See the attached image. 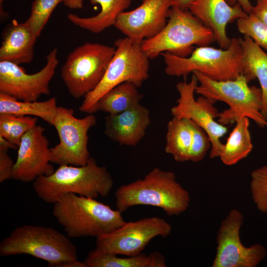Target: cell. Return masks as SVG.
<instances>
[{"instance_id": "ba28073f", "label": "cell", "mask_w": 267, "mask_h": 267, "mask_svg": "<svg viewBox=\"0 0 267 267\" xmlns=\"http://www.w3.org/2000/svg\"><path fill=\"white\" fill-rule=\"evenodd\" d=\"M114 45L115 53L102 79L94 89L84 96L80 111L93 114L98 100L111 89L126 82L139 88L148 79L149 58L140 44L133 43L126 37L115 41Z\"/></svg>"}, {"instance_id": "8992f818", "label": "cell", "mask_w": 267, "mask_h": 267, "mask_svg": "<svg viewBox=\"0 0 267 267\" xmlns=\"http://www.w3.org/2000/svg\"><path fill=\"white\" fill-rule=\"evenodd\" d=\"M165 72L171 76L186 77L194 71L210 79L234 80L241 74L242 49L239 39L233 38L227 49L207 46L196 47L189 57H181L168 52L161 54Z\"/></svg>"}, {"instance_id": "52a82bcc", "label": "cell", "mask_w": 267, "mask_h": 267, "mask_svg": "<svg viewBox=\"0 0 267 267\" xmlns=\"http://www.w3.org/2000/svg\"><path fill=\"white\" fill-rule=\"evenodd\" d=\"M215 41L212 31L189 10L173 6L164 28L140 45L149 59L164 52L185 57L194 50V45L207 46Z\"/></svg>"}, {"instance_id": "9c48e42d", "label": "cell", "mask_w": 267, "mask_h": 267, "mask_svg": "<svg viewBox=\"0 0 267 267\" xmlns=\"http://www.w3.org/2000/svg\"><path fill=\"white\" fill-rule=\"evenodd\" d=\"M116 48L87 42L69 53L61 68V77L70 94L79 99L86 96L102 79Z\"/></svg>"}, {"instance_id": "4316f807", "label": "cell", "mask_w": 267, "mask_h": 267, "mask_svg": "<svg viewBox=\"0 0 267 267\" xmlns=\"http://www.w3.org/2000/svg\"><path fill=\"white\" fill-rule=\"evenodd\" d=\"M37 121L33 116L0 114V136L18 147L22 137L37 125Z\"/></svg>"}, {"instance_id": "5bb4252c", "label": "cell", "mask_w": 267, "mask_h": 267, "mask_svg": "<svg viewBox=\"0 0 267 267\" xmlns=\"http://www.w3.org/2000/svg\"><path fill=\"white\" fill-rule=\"evenodd\" d=\"M57 54L58 49H52L46 56L44 67L34 74L27 73L18 64L0 61V92L25 101L49 95V84L59 63Z\"/></svg>"}, {"instance_id": "836d02e7", "label": "cell", "mask_w": 267, "mask_h": 267, "mask_svg": "<svg viewBox=\"0 0 267 267\" xmlns=\"http://www.w3.org/2000/svg\"><path fill=\"white\" fill-rule=\"evenodd\" d=\"M225 1L231 6H234L236 4H239L243 10L248 14L252 11L253 5L250 0H225Z\"/></svg>"}, {"instance_id": "cb8c5ba5", "label": "cell", "mask_w": 267, "mask_h": 267, "mask_svg": "<svg viewBox=\"0 0 267 267\" xmlns=\"http://www.w3.org/2000/svg\"><path fill=\"white\" fill-rule=\"evenodd\" d=\"M137 88L134 83L126 82L111 89L98 100L95 112L101 111L115 115L138 105L143 95Z\"/></svg>"}, {"instance_id": "1f68e13d", "label": "cell", "mask_w": 267, "mask_h": 267, "mask_svg": "<svg viewBox=\"0 0 267 267\" xmlns=\"http://www.w3.org/2000/svg\"><path fill=\"white\" fill-rule=\"evenodd\" d=\"M18 146L0 136V182L12 178L14 163L8 154L9 149H15Z\"/></svg>"}, {"instance_id": "e0dca14e", "label": "cell", "mask_w": 267, "mask_h": 267, "mask_svg": "<svg viewBox=\"0 0 267 267\" xmlns=\"http://www.w3.org/2000/svg\"><path fill=\"white\" fill-rule=\"evenodd\" d=\"M188 10L212 31L222 49L228 48L231 43L226 34L227 24L248 15L239 4L231 6L225 0H193Z\"/></svg>"}, {"instance_id": "603a6c76", "label": "cell", "mask_w": 267, "mask_h": 267, "mask_svg": "<svg viewBox=\"0 0 267 267\" xmlns=\"http://www.w3.org/2000/svg\"><path fill=\"white\" fill-rule=\"evenodd\" d=\"M57 107L55 97L44 101H25L0 92V114L39 117L52 126Z\"/></svg>"}, {"instance_id": "484cf974", "label": "cell", "mask_w": 267, "mask_h": 267, "mask_svg": "<svg viewBox=\"0 0 267 267\" xmlns=\"http://www.w3.org/2000/svg\"><path fill=\"white\" fill-rule=\"evenodd\" d=\"M167 130L165 152L177 162L189 161L192 140L190 119L173 117L167 124Z\"/></svg>"}, {"instance_id": "83f0119b", "label": "cell", "mask_w": 267, "mask_h": 267, "mask_svg": "<svg viewBox=\"0 0 267 267\" xmlns=\"http://www.w3.org/2000/svg\"><path fill=\"white\" fill-rule=\"evenodd\" d=\"M63 1V0H34L30 15L25 22L38 37L55 7Z\"/></svg>"}, {"instance_id": "2e32d148", "label": "cell", "mask_w": 267, "mask_h": 267, "mask_svg": "<svg viewBox=\"0 0 267 267\" xmlns=\"http://www.w3.org/2000/svg\"><path fill=\"white\" fill-rule=\"evenodd\" d=\"M171 7L169 0H142L136 8L121 13L114 26L133 43L140 44L164 28Z\"/></svg>"}, {"instance_id": "8d00e7d4", "label": "cell", "mask_w": 267, "mask_h": 267, "mask_svg": "<svg viewBox=\"0 0 267 267\" xmlns=\"http://www.w3.org/2000/svg\"><path fill=\"white\" fill-rule=\"evenodd\" d=\"M4 0H0V18L4 19L6 17L7 14L4 11L3 8L2 3Z\"/></svg>"}, {"instance_id": "d6a6232c", "label": "cell", "mask_w": 267, "mask_h": 267, "mask_svg": "<svg viewBox=\"0 0 267 267\" xmlns=\"http://www.w3.org/2000/svg\"><path fill=\"white\" fill-rule=\"evenodd\" d=\"M251 13L267 25V0H256Z\"/></svg>"}, {"instance_id": "3957f363", "label": "cell", "mask_w": 267, "mask_h": 267, "mask_svg": "<svg viewBox=\"0 0 267 267\" xmlns=\"http://www.w3.org/2000/svg\"><path fill=\"white\" fill-rule=\"evenodd\" d=\"M113 184L107 168L99 166L94 158L90 157L84 166L60 165L52 174L37 178L33 181V187L41 199L54 204L67 193L94 199L106 197Z\"/></svg>"}, {"instance_id": "7402d4cb", "label": "cell", "mask_w": 267, "mask_h": 267, "mask_svg": "<svg viewBox=\"0 0 267 267\" xmlns=\"http://www.w3.org/2000/svg\"><path fill=\"white\" fill-rule=\"evenodd\" d=\"M88 267H166L163 255L158 251L149 255L141 253L134 256L119 257L117 255L101 251L97 248L91 250L84 261Z\"/></svg>"}, {"instance_id": "8fae6325", "label": "cell", "mask_w": 267, "mask_h": 267, "mask_svg": "<svg viewBox=\"0 0 267 267\" xmlns=\"http://www.w3.org/2000/svg\"><path fill=\"white\" fill-rule=\"evenodd\" d=\"M198 84L194 74L189 82L185 79L177 84L179 96L177 104L171 109V113L173 117L190 119L206 132L212 144L209 156L214 159L220 156L223 146L220 138L227 132V128L216 121L220 112L214 106V102L202 95L195 99L194 93Z\"/></svg>"}, {"instance_id": "4fadbf2b", "label": "cell", "mask_w": 267, "mask_h": 267, "mask_svg": "<svg viewBox=\"0 0 267 267\" xmlns=\"http://www.w3.org/2000/svg\"><path fill=\"white\" fill-rule=\"evenodd\" d=\"M244 216L231 209L222 220L216 237L217 249L213 267H255L265 258L267 251L260 243L245 247L240 238Z\"/></svg>"}, {"instance_id": "d6986e66", "label": "cell", "mask_w": 267, "mask_h": 267, "mask_svg": "<svg viewBox=\"0 0 267 267\" xmlns=\"http://www.w3.org/2000/svg\"><path fill=\"white\" fill-rule=\"evenodd\" d=\"M38 37L25 22L13 20L4 31L0 47V61L16 64L29 63L34 56V46Z\"/></svg>"}, {"instance_id": "ffe728a7", "label": "cell", "mask_w": 267, "mask_h": 267, "mask_svg": "<svg viewBox=\"0 0 267 267\" xmlns=\"http://www.w3.org/2000/svg\"><path fill=\"white\" fill-rule=\"evenodd\" d=\"M239 40L243 53L241 74L248 83L258 79L263 94L261 113L267 120V54L247 36Z\"/></svg>"}, {"instance_id": "7c38bea8", "label": "cell", "mask_w": 267, "mask_h": 267, "mask_svg": "<svg viewBox=\"0 0 267 267\" xmlns=\"http://www.w3.org/2000/svg\"><path fill=\"white\" fill-rule=\"evenodd\" d=\"M172 230L170 223L157 217L126 222L112 232L96 238V248L107 253L126 256L141 253L154 238H165Z\"/></svg>"}, {"instance_id": "e575fe53", "label": "cell", "mask_w": 267, "mask_h": 267, "mask_svg": "<svg viewBox=\"0 0 267 267\" xmlns=\"http://www.w3.org/2000/svg\"><path fill=\"white\" fill-rule=\"evenodd\" d=\"M171 7H177L182 10H188L189 6L193 0H169Z\"/></svg>"}, {"instance_id": "d590c367", "label": "cell", "mask_w": 267, "mask_h": 267, "mask_svg": "<svg viewBox=\"0 0 267 267\" xmlns=\"http://www.w3.org/2000/svg\"><path fill=\"white\" fill-rule=\"evenodd\" d=\"M64 5L71 9H81L83 6V0H63Z\"/></svg>"}, {"instance_id": "7a4b0ae2", "label": "cell", "mask_w": 267, "mask_h": 267, "mask_svg": "<svg viewBox=\"0 0 267 267\" xmlns=\"http://www.w3.org/2000/svg\"><path fill=\"white\" fill-rule=\"evenodd\" d=\"M68 237L51 227L21 225L1 241L0 255L27 254L46 261L50 267H81L76 247Z\"/></svg>"}, {"instance_id": "9a60e30c", "label": "cell", "mask_w": 267, "mask_h": 267, "mask_svg": "<svg viewBox=\"0 0 267 267\" xmlns=\"http://www.w3.org/2000/svg\"><path fill=\"white\" fill-rule=\"evenodd\" d=\"M44 130L42 126L36 125L22 137L12 178L29 182L54 172V168L51 164L49 141L44 134Z\"/></svg>"}, {"instance_id": "30bf717a", "label": "cell", "mask_w": 267, "mask_h": 267, "mask_svg": "<svg viewBox=\"0 0 267 267\" xmlns=\"http://www.w3.org/2000/svg\"><path fill=\"white\" fill-rule=\"evenodd\" d=\"M96 123L93 114L78 118L73 109L58 106L52 126L57 131L59 142L50 148L51 163L59 166L85 165L90 157L88 133Z\"/></svg>"}, {"instance_id": "6da1fadb", "label": "cell", "mask_w": 267, "mask_h": 267, "mask_svg": "<svg viewBox=\"0 0 267 267\" xmlns=\"http://www.w3.org/2000/svg\"><path fill=\"white\" fill-rule=\"evenodd\" d=\"M115 197L116 209L121 213L133 206L147 205L160 208L170 216L185 212L190 200L174 172L157 167L142 178L120 186Z\"/></svg>"}, {"instance_id": "5b68a950", "label": "cell", "mask_w": 267, "mask_h": 267, "mask_svg": "<svg viewBox=\"0 0 267 267\" xmlns=\"http://www.w3.org/2000/svg\"><path fill=\"white\" fill-rule=\"evenodd\" d=\"M198 81L195 93L207 97L215 103H226L227 109L220 112L218 122L224 126L236 123L242 117L253 120L259 127H267V120L261 113L263 94L261 88L249 86L241 74L234 80L218 81L194 71Z\"/></svg>"}, {"instance_id": "f546056e", "label": "cell", "mask_w": 267, "mask_h": 267, "mask_svg": "<svg viewBox=\"0 0 267 267\" xmlns=\"http://www.w3.org/2000/svg\"><path fill=\"white\" fill-rule=\"evenodd\" d=\"M250 189L252 198L260 212L267 213V166L252 171Z\"/></svg>"}, {"instance_id": "d4e9b609", "label": "cell", "mask_w": 267, "mask_h": 267, "mask_svg": "<svg viewBox=\"0 0 267 267\" xmlns=\"http://www.w3.org/2000/svg\"><path fill=\"white\" fill-rule=\"evenodd\" d=\"M247 117L239 119L227 138L220 158L225 165L232 166L246 158L253 149Z\"/></svg>"}, {"instance_id": "ac0fdd59", "label": "cell", "mask_w": 267, "mask_h": 267, "mask_svg": "<svg viewBox=\"0 0 267 267\" xmlns=\"http://www.w3.org/2000/svg\"><path fill=\"white\" fill-rule=\"evenodd\" d=\"M151 123L149 110L140 103L105 117L104 134L120 145L134 146L143 138Z\"/></svg>"}, {"instance_id": "f1b7e54d", "label": "cell", "mask_w": 267, "mask_h": 267, "mask_svg": "<svg viewBox=\"0 0 267 267\" xmlns=\"http://www.w3.org/2000/svg\"><path fill=\"white\" fill-rule=\"evenodd\" d=\"M240 33L249 37L259 46L267 50V25L253 13L236 20Z\"/></svg>"}, {"instance_id": "4dcf8cb0", "label": "cell", "mask_w": 267, "mask_h": 267, "mask_svg": "<svg viewBox=\"0 0 267 267\" xmlns=\"http://www.w3.org/2000/svg\"><path fill=\"white\" fill-rule=\"evenodd\" d=\"M192 140L189 151V161L199 162L205 158L212 144L206 132L190 119Z\"/></svg>"}, {"instance_id": "44dd1931", "label": "cell", "mask_w": 267, "mask_h": 267, "mask_svg": "<svg viewBox=\"0 0 267 267\" xmlns=\"http://www.w3.org/2000/svg\"><path fill=\"white\" fill-rule=\"evenodd\" d=\"M92 4H99L100 11L96 15L82 17L69 13L68 20L75 25L95 34L114 26L119 15L130 5L132 0H89Z\"/></svg>"}, {"instance_id": "277c9868", "label": "cell", "mask_w": 267, "mask_h": 267, "mask_svg": "<svg viewBox=\"0 0 267 267\" xmlns=\"http://www.w3.org/2000/svg\"><path fill=\"white\" fill-rule=\"evenodd\" d=\"M53 205V215L69 237L97 238L125 222L122 213L94 198L67 193Z\"/></svg>"}]
</instances>
